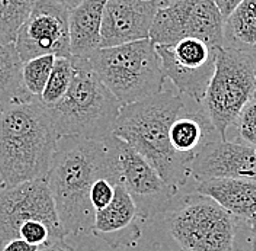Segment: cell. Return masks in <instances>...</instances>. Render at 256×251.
I'll list each match as a JSON object with an SVG mask.
<instances>
[{"label":"cell","mask_w":256,"mask_h":251,"mask_svg":"<svg viewBox=\"0 0 256 251\" xmlns=\"http://www.w3.org/2000/svg\"><path fill=\"white\" fill-rule=\"evenodd\" d=\"M40 247L30 244L28 241L22 240V238H12L8 243H4L2 246V251H38Z\"/></svg>","instance_id":"obj_27"},{"label":"cell","mask_w":256,"mask_h":251,"mask_svg":"<svg viewBox=\"0 0 256 251\" xmlns=\"http://www.w3.org/2000/svg\"><path fill=\"white\" fill-rule=\"evenodd\" d=\"M74 77L63 99L46 106L58 137L105 140L112 135L121 103L99 80L88 60L72 58Z\"/></svg>","instance_id":"obj_4"},{"label":"cell","mask_w":256,"mask_h":251,"mask_svg":"<svg viewBox=\"0 0 256 251\" xmlns=\"http://www.w3.org/2000/svg\"><path fill=\"white\" fill-rule=\"evenodd\" d=\"M35 0H0V39L15 42L19 28L30 16Z\"/></svg>","instance_id":"obj_22"},{"label":"cell","mask_w":256,"mask_h":251,"mask_svg":"<svg viewBox=\"0 0 256 251\" xmlns=\"http://www.w3.org/2000/svg\"><path fill=\"white\" fill-rule=\"evenodd\" d=\"M158 10L154 0H108L102 15L100 48L150 39Z\"/></svg>","instance_id":"obj_13"},{"label":"cell","mask_w":256,"mask_h":251,"mask_svg":"<svg viewBox=\"0 0 256 251\" xmlns=\"http://www.w3.org/2000/svg\"><path fill=\"white\" fill-rule=\"evenodd\" d=\"M22 65L15 42L0 39V105L3 108L15 102L34 99L24 86Z\"/></svg>","instance_id":"obj_20"},{"label":"cell","mask_w":256,"mask_h":251,"mask_svg":"<svg viewBox=\"0 0 256 251\" xmlns=\"http://www.w3.org/2000/svg\"><path fill=\"white\" fill-rule=\"evenodd\" d=\"M108 0H82L68 13L70 58L88 60L100 48L104 7Z\"/></svg>","instance_id":"obj_16"},{"label":"cell","mask_w":256,"mask_h":251,"mask_svg":"<svg viewBox=\"0 0 256 251\" xmlns=\"http://www.w3.org/2000/svg\"><path fill=\"white\" fill-rule=\"evenodd\" d=\"M116 183H114L110 179H99L90 190V204L95 208V211L104 209L105 206L111 204L115 196Z\"/></svg>","instance_id":"obj_26"},{"label":"cell","mask_w":256,"mask_h":251,"mask_svg":"<svg viewBox=\"0 0 256 251\" xmlns=\"http://www.w3.org/2000/svg\"><path fill=\"white\" fill-rule=\"evenodd\" d=\"M3 188H4V183H3V180H2V177H0V190Z\"/></svg>","instance_id":"obj_34"},{"label":"cell","mask_w":256,"mask_h":251,"mask_svg":"<svg viewBox=\"0 0 256 251\" xmlns=\"http://www.w3.org/2000/svg\"><path fill=\"white\" fill-rule=\"evenodd\" d=\"M254 67H255V76H256V54L254 55Z\"/></svg>","instance_id":"obj_33"},{"label":"cell","mask_w":256,"mask_h":251,"mask_svg":"<svg viewBox=\"0 0 256 251\" xmlns=\"http://www.w3.org/2000/svg\"><path fill=\"white\" fill-rule=\"evenodd\" d=\"M169 138L176 153L192 163L208 142L222 137L202 110L190 113L182 110L170 126Z\"/></svg>","instance_id":"obj_18"},{"label":"cell","mask_w":256,"mask_h":251,"mask_svg":"<svg viewBox=\"0 0 256 251\" xmlns=\"http://www.w3.org/2000/svg\"><path fill=\"white\" fill-rule=\"evenodd\" d=\"M144 1H150V0H144Z\"/></svg>","instance_id":"obj_37"},{"label":"cell","mask_w":256,"mask_h":251,"mask_svg":"<svg viewBox=\"0 0 256 251\" xmlns=\"http://www.w3.org/2000/svg\"><path fill=\"white\" fill-rule=\"evenodd\" d=\"M68 13L70 9L57 0H35L16 35L15 45L22 63L42 55L72 57Z\"/></svg>","instance_id":"obj_11"},{"label":"cell","mask_w":256,"mask_h":251,"mask_svg":"<svg viewBox=\"0 0 256 251\" xmlns=\"http://www.w3.org/2000/svg\"><path fill=\"white\" fill-rule=\"evenodd\" d=\"M249 224V231H250V243H252V251H256V214L248 221Z\"/></svg>","instance_id":"obj_30"},{"label":"cell","mask_w":256,"mask_h":251,"mask_svg":"<svg viewBox=\"0 0 256 251\" xmlns=\"http://www.w3.org/2000/svg\"><path fill=\"white\" fill-rule=\"evenodd\" d=\"M191 177L198 183L208 179L256 180V150L242 142L217 138L194 157Z\"/></svg>","instance_id":"obj_14"},{"label":"cell","mask_w":256,"mask_h":251,"mask_svg":"<svg viewBox=\"0 0 256 251\" xmlns=\"http://www.w3.org/2000/svg\"><path fill=\"white\" fill-rule=\"evenodd\" d=\"M56 55H42L25 61L22 65V81L26 92L40 99L56 63Z\"/></svg>","instance_id":"obj_23"},{"label":"cell","mask_w":256,"mask_h":251,"mask_svg":"<svg viewBox=\"0 0 256 251\" xmlns=\"http://www.w3.org/2000/svg\"><path fill=\"white\" fill-rule=\"evenodd\" d=\"M178 251H182V250H178Z\"/></svg>","instance_id":"obj_38"},{"label":"cell","mask_w":256,"mask_h":251,"mask_svg":"<svg viewBox=\"0 0 256 251\" xmlns=\"http://www.w3.org/2000/svg\"><path fill=\"white\" fill-rule=\"evenodd\" d=\"M256 97L254 55L232 48H220L214 76L201 102L202 112L226 140L242 110Z\"/></svg>","instance_id":"obj_6"},{"label":"cell","mask_w":256,"mask_h":251,"mask_svg":"<svg viewBox=\"0 0 256 251\" xmlns=\"http://www.w3.org/2000/svg\"><path fill=\"white\" fill-rule=\"evenodd\" d=\"M0 251H2V244H0Z\"/></svg>","instance_id":"obj_36"},{"label":"cell","mask_w":256,"mask_h":251,"mask_svg":"<svg viewBox=\"0 0 256 251\" xmlns=\"http://www.w3.org/2000/svg\"><path fill=\"white\" fill-rule=\"evenodd\" d=\"M137 205L121 183L115 188L112 202L104 209L96 211L92 234L105 241L112 249L134 247L143 234Z\"/></svg>","instance_id":"obj_15"},{"label":"cell","mask_w":256,"mask_h":251,"mask_svg":"<svg viewBox=\"0 0 256 251\" xmlns=\"http://www.w3.org/2000/svg\"><path fill=\"white\" fill-rule=\"evenodd\" d=\"M99 179L120 183L114 134L105 140L60 137L46 182L67 236L92 231L90 190Z\"/></svg>","instance_id":"obj_1"},{"label":"cell","mask_w":256,"mask_h":251,"mask_svg":"<svg viewBox=\"0 0 256 251\" xmlns=\"http://www.w3.org/2000/svg\"><path fill=\"white\" fill-rule=\"evenodd\" d=\"M242 1L243 0H214V3L217 4V7L222 12L224 19H227L228 16L232 15Z\"/></svg>","instance_id":"obj_28"},{"label":"cell","mask_w":256,"mask_h":251,"mask_svg":"<svg viewBox=\"0 0 256 251\" xmlns=\"http://www.w3.org/2000/svg\"><path fill=\"white\" fill-rule=\"evenodd\" d=\"M169 231L182 251H234L238 220L210 196H185L169 217Z\"/></svg>","instance_id":"obj_7"},{"label":"cell","mask_w":256,"mask_h":251,"mask_svg":"<svg viewBox=\"0 0 256 251\" xmlns=\"http://www.w3.org/2000/svg\"><path fill=\"white\" fill-rule=\"evenodd\" d=\"M57 1H60V3H63V4H66L70 10L73 9V7H76L78 4H79L82 0H57Z\"/></svg>","instance_id":"obj_32"},{"label":"cell","mask_w":256,"mask_h":251,"mask_svg":"<svg viewBox=\"0 0 256 251\" xmlns=\"http://www.w3.org/2000/svg\"><path fill=\"white\" fill-rule=\"evenodd\" d=\"M2 112H3V106L0 105V115H2Z\"/></svg>","instance_id":"obj_35"},{"label":"cell","mask_w":256,"mask_h":251,"mask_svg":"<svg viewBox=\"0 0 256 251\" xmlns=\"http://www.w3.org/2000/svg\"><path fill=\"white\" fill-rule=\"evenodd\" d=\"M73 77H74V65L72 63V58L57 57L47 81V86L40 97V102L44 106L57 105L68 92Z\"/></svg>","instance_id":"obj_21"},{"label":"cell","mask_w":256,"mask_h":251,"mask_svg":"<svg viewBox=\"0 0 256 251\" xmlns=\"http://www.w3.org/2000/svg\"><path fill=\"white\" fill-rule=\"evenodd\" d=\"M236 129L239 141L256 150V97L250 100L242 110L239 119L236 121Z\"/></svg>","instance_id":"obj_24"},{"label":"cell","mask_w":256,"mask_h":251,"mask_svg":"<svg viewBox=\"0 0 256 251\" xmlns=\"http://www.w3.org/2000/svg\"><path fill=\"white\" fill-rule=\"evenodd\" d=\"M120 183L127 189L143 220L164 212L179 190L169 186L159 172L128 142L114 135Z\"/></svg>","instance_id":"obj_12"},{"label":"cell","mask_w":256,"mask_h":251,"mask_svg":"<svg viewBox=\"0 0 256 251\" xmlns=\"http://www.w3.org/2000/svg\"><path fill=\"white\" fill-rule=\"evenodd\" d=\"M224 48L256 54V0H243L224 19Z\"/></svg>","instance_id":"obj_19"},{"label":"cell","mask_w":256,"mask_h":251,"mask_svg":"<svg viewBox=\"0 0 256 251\" xmlns=\"http://www.w3.org/2000/svg\"><path fill=\"white\" fill-rule=\"evenodd\" d=\"M28 221L47 224L52 241L67 237L46 180H30L0 190V244L18 238L19 228Z\"/></svg>","instance_id":"obj_9"},{"label":"cell","mask_w":256,"mask_h":251,"mask_svg":"<svg viewBox=\"0 0 256 251\" xmlns=\"http://www.w3.org/2000/svg\"><path fill=\"white\" fill-rule=\"evenodd\" d=\"M154 1H156L159 9H163V7H169V6L175 4V3L180 1V0H154Z\"/></svg>","instance_id":"obj_31"},{"label":"cell","mask_w":256,"mask_h":251,"mask_svg":"<svg viewBox=\"0 0 256 251\" xmlns=\"http://www.w3.org/2000/svg\"><path fill=\"white\" fill-rule=\"evenodd\" d=\"M19 238L28 241L36 247H42L48 243H52L51 231L47 224L41 221H28L19 228Z\"/></svg>","instance_id":"obj_25"},{"label":"cell","mask_w":256,"mask_h":251,"mask_svg":"<svg viewBox=\"0 0 256 251\" xmlns=\"http://www.w3.org/2000/svg\"><path fill=\"white\" fill-rule=\"evenodd\" d=\"M58 138L40 99L4 106L0 115V177L4 186L46 180Z\"/></svg>","instance_id":"obj_3"},{"label":"cell","mask_w":256,"mask_h":251,"mask_svg":"<svg viewBox=\"0 0 256 251\" xmlns=\"http://www.w3.org/2000/svg\"><path fill=\"white\" fill-rule=\"evenodd\" d=\"M185 38L224 48V17L214 0H180L158 10L150 31L152 42L174 45Z\"/></svg>","instance_id":"obj_8"},{"label":"cell","mask_w":256,"mask_h":251,"mask_svg":"<svg viewBox=\"0 0 256 251\" xmlns=\"http://www.w3.org/2000/svg\"><path fill=\"white\" fill-rule=\"evenodd\" d=\"M38 251H74V249L66 240H57V241L48 243L46 246L40 247Z\"/></svg>","instance_id":"obj_29"},{"label":"cell","mask_w":256,"mask_h":251,"mask_svg":"<svg viewBox=\"0 0 256 251\" xmlns=\"http://www.w3.org/2000/svg\"><path fill=\"white\" fill-rule=\"evenodd\" d=\"M88 61L121 106L163 92L166 77L152 39L120 47L99 48Z\"/></svg>","instance_id":"obj_5"},{"label":"cell","mask_w":256,"mask_h":251,"mask_svg":"<svg viewBox=\"0 0 256 251\" xmlns=\"http://www.w3.org/2000/svg\"><path fill=\"white\" fill-rule=\"evenodd\" d=\"M185 109L182 94L163 90L147 99L121 106L112 134L138 151L176 190L186 186L191 161L180 157L170 144V126Z\"/></svg>","instance_id":"obj_2"},{"label":"cell","mask_w":256,"mask_h":251,"mask_svg":"<svg viewBox=\"0 0 256 251\" xmlns=\"http://www.w3.org/2000/svg\"><path fill=\"white\" fill-rule=\"evenodd\" d=\"M196 192L214 199L238 221H248L256 214V180L208 179L200 182Z\"/></svg>","instance_id":"obj_17"},{"label":"cell","mask_w":256,"mask_h":251,"mask_svg":"<svg viewBox=\"0 0 256 251\" xmlns=\"http://www.w3.org/2000/svg\"><path fill=\"white\" fill-rule=\"evenodd\" d=\"M156 49L164 77L174 83L179 94L201 103L214 76L220 48L198 38H185L174 45H156Z\"/></svg>","instance_id":"obj_10"}]
</instances>
